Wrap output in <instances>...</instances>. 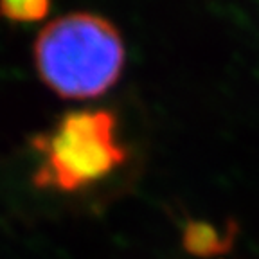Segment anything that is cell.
Returning a JSON list of instances; mask_svg holds the SVG:
<instances>
[{
  "label": "cell",
  "instance_id": "obj_1",
  "mask_svg": "<svg viewBox=\"0 0 259 259\" xmlns=\"http://www.w3.org/2000/svg\"><path fill=\"white\" fill-rule=\"evenodd\" d=\"M124 44L106 18L74 13L51 22L34 44L44 83L61 97L85 99L106 92L124 65Z\"/></svg>",
  "mask_w": 259,
  "mask_h": 259
},
{
  "label": "cell",
  "instance_id": "obj_3",
  "mask_svg": "<svg viewBox=\"0 0 259 259\" xmlns=\"http://www.w3.org/2000/svg\"><path fill=\"white\" fill-rule=\"evenodd\" d=\"M220 245H223V241L220 239V234L214 227L198 222L189 223V227L186 229V247L194 254H214V252H220Z\"/></svg>",
  "mask_w": 259,
  "mask_h": 259
},
{
  "label": "cell",
  "instance_id": "obj_2",
  "mask_svg": "<svg viewBox=\"0 0 259 259\" xmlns=\"http://www.w3.org/2000/svg\"><path fill=\"white\" fill-rule=\"evenodd\" d=\"M40 155L34 182L58 191H77L99 182L124 162L115 117L108 110H77L32 141Z\"/></svg>",
  "mask_w": 259,
  "mask_h": 259
},
{
  "label": "cell",
  "instance_id": "obj_4",
  "mask_svg": "<svg viewBox=\"0 0 259 259\" xmlns=\"http://www.w3.org/2000/svg\"><path fill=\"white\" fill-rule=\"evenodd\" d=\"M47 2H2L0 15L13 22H34L47 15Z\"/></svg>",
  "mask_w": 259,
  "mask_h": 259
}]
</instances>
